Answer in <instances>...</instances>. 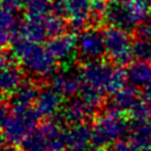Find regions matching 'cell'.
Returning a JSON list of instances; mask_svg holds the SVG:
<instances>
[{
  "instance_id": "cell-6",
  "label": "cell",
  "mask_w": 151,
  "mask_h": 151,
  "mask_svg": "<svg viewBox=\"0 0 151 151\" xmlns=\"http://www.w3.org/2000/svg\"><path fill=\"white\" fill-rule=\"evenodd\" d=\"M77 54L85 61L101 59L105 54L103 32L94 27L81 31L77 37Z\"/></svg>"
},
{
  "instance_id": "cell-1",
  "label": "cell",
  "mask_w": 151,
  "mask_h": 151,
  "mask_svg": "<svg viewBox=\"0 0 151 151\" xmlns=\"http://www.w3.org/2000/svg\"><path fill=\"white\" fill-rule=\"evenodd\" d=\"M12 53L20 61L22 70L37 78H51L57 71V60L47 47L40 42H33L24 38H15L12 45Z\"/></svg>"
},
{
  "instance_id": "cell-32",
  "label": "cell",
  "mask_w": 151,
  "mask_h": 151,
  "mask_svg": "<svg viewBox=\"0 0 151 151\" xmlns=\"http://www.w3.org/2000/svg\"><path fill=\"white\" fill-rule=\"evenodd\" d=\"M0 151H19V150L14 145L8 144V145H1L0 146Z\"/></svg>"
},
{
  "instance_id": "cell-28",
  "label": "cell",
  "mask_w": 151,
  "mask_h": 151,
  "mask_svg": "<svg viewBox=\"0 0 151 151\" xmlns=\"http://www.w3.org/2000/svg\"><path fill=\"white\" fill-rule=\"evenodd\" d=\"M106 151H142L139 147H137L133 143H131L130 140H118L113 144H111L109 146V149Z\"/></svg>"
},
{
  "instance_id": "cell-21",
  "label": "cell",
  "mask_w": 151,
  "mask_h": 151,
  "mask_svg": "<svg viewBox=\"0 0 151 151\" xmlns=\"http://www.w3.org/2000/svg\"><path fill=\"white\" fill-rule=\"evenodd\" d=\"M104 20L113 27L123 28L126 31H132L133 27L131 26V22L129 20L125 5H119V4H110L106 8V13L104 17Z\"/></svg>"
},
{
  "instance_id": "cell-30",
  "label": "cell",
  "mask_w": 151,
  "mask_h": 151,
  "mask_svg": "<svg viewBox=\"0 0 151 151\" xmlns=\"http://www.w3.org/2000/svg\"><path fill=\"white\" fill-rule=\"evenodd\" d=\"M9 116L11 114H9V107H8V105L5 101L0 100V131H2V129L5 127V125H6Z\"/></svg>"
},
{
  "instance_id": "cell-23",
  "label": "cell",
  "mask_w": 151,
  "mask_h": 151,
  "mask_svg": "<svg viewBox=\"0 0 151 151\" xmlns=\"http://www.w3.org/2000/svg\"><path fill=\"white\" fill-rule=\"evenodd\" d=\"M78 97L94 112H98V110L103 106L104 104V98H105V92L96 88L93 86L81 84L80 91L78 93Z\"/></svg>"
},
{
  "instance_id": "cell-3",
  "label": "cell",
  "mask_w": 151,
  "mask_h": 151,
  "mask_svg": "<svg viewBox=\"0 0 151 151\" xmlns=\"http://www.w3.org/2000/svg\"><path fill=\"white\" fill-rule=\"evenodd\" d=\"M40 118L35 107L12 109V114L2 129L4 140L11 145H20L22 140L37 129Z\"/></svg>"
},
{
  "instance_id": "cell-22",
  "label": "cell",
  "mask_w": 151,
  "mask_h": 151,
  "mask_svg": "<svg viewBox=\"0 0 151 151\" xmlns=\"http://www.w3.org/2000/svg\"><path fill=\"white\" fill-rule=\"evenodd\" d=\"M20 147L21 151H53L50 140L39 127L32 131L22 140Z\"/></svg>"
},
{
  "instance_id": "cell-31",
  "label": "cell",
  "mask_w": 151,
  "mask_h": 151,
  "mask_svg": "<svg viewBox=\"0 0 151 151\" xmlns=\"http://www.w3.org/2000/svg\"><path fill=\"white\" fill-rule=\"evenodd\" d=\"M84 151H104V147H101V146H99V145L92 143V144H90Z\"/></svg>"
},
{
  "instance_id": "cell-19",
  "label": "cell",
  "mask_w": 151,
  "mask_h": 151,
  "mask_svg": "<svg viewBox=\"0 0 151 151\" xmlns=\"http://www.w3.org/2000/svg\"><path fill=\"white\" fill-rule=\"evenodd\" d=\"M127 79L136 87H147L151 85V63L149 60H137L127 68Z\"/></svg>"
},
{
  "instance_id": "cell-14",
  "label": "cell",
  "mask_w": 151,
  "mask_h": 151,
  "mask_svg": "<svg viewBox=\"0 0 151 151\" xmlns=\"http://www.w3.org/2000/svg\"><path fill=\"white\" fill-rule=\"evenodd\" d=\"M90 144H92V127L88 124H74L66 131V146L72 151H84Z\"/></svg>"
},
{
  "instance_id": "cell-29",
  "label": "cell",
  "mask_w": 151,
  "mask_h": 151,
  "mask_svg": "<svg viewBox=\"0 0 151 151\" xmlns=\"http://www.w3.org/2000/svg\"><path fill=\"white\" fill-rule=\"evenodd\" d=\"M29 1L31 0H4L1 6L6 7L12 12H15L21 7H26L29 4Z\"/></svg>"
},
{
  "instance_id": "cell-18",
  "label": "cell",
  "mask_w": 151,
  "mask_h": 151,
  "mask_svg": "<svg viewBox=\"0 0 151 151\" xmlns=\"http://www.w3.org/2000/svg\"><path fill=\"white\" fill-rule=\"evenodd\" d=\"M22 81V70L15 63L0 68V93L11 96L21 85Z\"/></svg>"
},
{
  "instance_id": "cell-13",
  "label": "cell",
  "mask_w": 151,
  "mask_h": 151,
  "mask_svg": "<svg viewBox=\"0 0 151 151\" xmlns=\"http://www.w3.org/2000/svg\"><path fill=\"white\" fill-rule=\"evenodd\" d=\"M127 136L142 151H151V122L146 119H132L129 122Z\"/></svg>"
},
{
  "instance_id": "cell-20",
  "label": "cell",
  "mask_w": 151,
  "mask_h": 151,
  "mask_svg": "<svg viewBox=\"0 0 151 151\" xmlns=\"http://www.w3.org/2000/svg\"><path fill=\"white\" fill-rule=\"evenodd\" d=\"M125 9L133 29L151 15L150 0H131L125 4Z\"/></svg>"
},
{
  "instance_id": "cell-5",
  "label": "cell",
  "mask_w": 151,
  "mask_h": 151,
  "mask_svg": "<svg viewBox=\"0 0 151 151\" xmlns=\"http://www.w3.org/2000/svg\"><path fill=\"white\" fill-rule=\"evenodd\" d=\"M113 70H114L113 65L98 59V60L85 61V64L80 67L79 73L83 84L93 86L107 93V87Z\"/></svg>"
},
{
  "instance_id": "cell-17",
  "label": "cell",
  "mask_w": 151,
  "mask_h": 151,
  "mask_svg": "<svg viewBox=\"0 0 151 151\" xmlns=\"http://www.w3.org/2000/svg\"><path fill=\"white\" fill-rule=\"evenodd\" d=\"M40 90L35 81L24 80L21 85L11 94L12 109L17 107H28L35 103Z\"/></svg>"
},
{
  "instance_id": "cell-33",
  "label": "cell",
  "mask_w": 151,
  "mask_h": 151,
  "mask_svg": "<svg viewBox=\"0 0 151 151\" xmlns=\"http://www.w3.org/2000/svg\"><path fill=\"white\" fill-rule=\"evenodd\" d=\"M111 4H119V5H125V4H127L129 1H131V0H109Z\"/></svg>"
},
{
  "instance_id": "cell-26",
  "label": "cell",
  "mask_w": 151,
  "mask_h": 151,
  "mask_svg": "<svg viewBox=\"0 0 151 151\" xmlns=\"http://www.w3.org/2000/svg\"><path fill=\"white\" fill-rule=\"evenodd\" d=\"M133 57L137 60L151 59V41L137 39L133 42Z\"/></svg>"
},
{
  "instance_id": "cell-35",
  "label": "cell",
  "mask_w": 151,
  "mask_h": 151,
  "mask_svg": "<svg viewBox=\"0 0 151 151\" xmlns=\"http://www.w3.org/2000/svg\"><path fill=\"white\" fill-rule=\"evenodd\" d=\"M60 151H72V150H71V149H68V147H67V149H63V150H60Z\"/></svg>"
},
{
  "instance_id": "cell-4",
  "label": "cell",
  "mask_w": 151,
  "mask_h": 151,
  "mask_svg": "<svg viewBox=\"0 0 151 151\" xmlns=\"http://www.w3.org/2000/svg\"><path fill=\"white\" fill-rule=\"evenodd\" d=\"M105 54L118 66L131 63L133 57V41L129 31L118 27H106L103 31Z\"/></svg>"
},
{
  "instance_id": "cell-15",
  "label": "cell",
  "mask_w": 151,
  "mask_h": 151,
  "mask_svg": "<svg viewBox=\"0 0 151 151\" xmlns=\"http://www.w3.org/2000/svg\"><path fill=\"white\" fill-rule=\"evenodd\" d=\"M15 38H24L33 42L45 41L48 38V34L44 24V19H33L25 17L24 20H21L19 24V28Z\"/></svg>"
},
{
  "instance_id": "cell-16",
  "label": "cell",
  "mask_w": 151,
  "mask_h": 151,
  "mask_svg": "<svg viewBox=\"0 0 151 151\" xmlns=\"http://www.w3.org/2000/svg\"><path fill=\"white\" fill-rule=\"evenodd\" d=\"M14 13L0 6V50L5 48L17 37L20 21Z\"/></svg>"
},
{
  "instance_id": "cell-36",
  "label": "cell",
  "mask_w": 151,
  "mask_h": 151,
  "mask_svg": "<svg viewBox=\"0 0 151 151\" xmlns=\"http://www.w3.org/2000/svg\"><path fill=\"white\" fill-rule=\"evenodd\" d=\"M2 1H4V0H0V6L2 5Z\"/></svg>"
},
{
  "instance_id": "cell-7",
  "label": "cell",
  "mask_w": 151,
  "mask_h": 151,
  "mask_svg": "<svg viewBox=\"0 0 151 151\" xmlns=\"http://www.w3.org/2000/svg\"><path fill=\"white\" fill-rule=\"evenodd\" d=\"M81 84L79 71H74L70 67L57 70L51 77V87L54 88L63 98L76 97L80 91Z\"/></svg>"
},
{
  "instance_id": "cell-9",
  "label": "cell",
  "mask_w": 151,
  "mask_h": 151,
  "mask_svg": "<svg viewBox=\"0 0 151 151\" xmlns=\"http://www.w3.org/2000/svg\"><path fill=\"white\" fill-rule=\"evenodd\" d=\"M65 17L73 31H80L91 19L92 0H64Z\"/></svg>"
},
{
  "instance_id": "cell-27",
  "label": "cell",
  "mask_w": 151,
  "mask_h": 151,
  "mask_svg": "<svg viewBox=\"0 0 151 151\" xmlns=\"http://www.w3.org/2000/svg\"><path fill=\"white\" fill-rule=\"evenodd\" d=\"M134 37L137 39L151 41V15L134 28Z\"/></svg>"
},
{
  "instance_id": "cell-8",
  "label": "cell",
  "mask_w": 151,
  "mask_h": 151,
  "mask_svg": "<svg viewBox=\"0 0 151 151\" xmlns=\"http://www.w3.org/2000/svg\"><path fill=\"white\" fill-rule=\"evenodd\" d=\"M46 47L57 61L68 63L77 54V37L72 33H63L50 38Z\"/></svg>"
},
{
  "instance_id": "cell-34",
  "label": "cell",
  "mask_w": 151,
  "mask_h": 151,
  "mask_svg": "<svg viewBox=\"0 0 151 151\" xmlns=\"http://www.w3.org/2000/svg\"><path fill=\"white\" fill-rule=\"evenodd\" d=\"M147 103V101H146ZM147 105H149V111H150V119H151V103H147Z\"/></svg>"
},
{
  "instance_id": "cell-37",
  "label": "cell",
  "mask_w": 151,
  "mask_h": 151,
  "mask_svg": "<svg viewBox=\"0 0 151 151\" xmlns=\"http://www.w3.org/2000/svg\"><path fill=\"white\" fill-rule=\"evenodd\" d=\"M150 1H151V0H150Z\"/></svg>"
},
{
  "instance_id": "cell-24",
  "label": "cell",
  "mask_w": 151,
  "mask_h": 151,
  "mask_svg": "<svg viewBox=\"0 0 151 151\" xmlns=\"http://www.w3.org/2000/svg\"><path fill=\"white\" fill-rule=\"evenodd\" d=\"M52 13V0H31L26 6V15L33 19H45Z\"/></svg>"
},
{
  "instance_id": "cell-25",
  "label": "cell",
  "mask_w": 151,
  "mask_h": 151,
  "mask_svg": "<svg viewBox=\"0 0 151 151\" xmlns=\"http://www.w3.org/2000/svg\"><path fill=\"white\" fill-rule=\"evenodd\" d=\"M44 24H45L48 38H53V37H57V35L65 33L66 27H67L64 17H59V15H55L53 13H51L50 15H47L44 19Z\"/></svg>"
},
{
  "instance_id": "cell-12",
  "label": "cell",
  "mask_w": 151,
  "mask_h": 151,
  "mask_svg": "<svg viewBox=\"0 0 151 151\" xmlns=\"http://www.w3.org/2000/svg\"><path fill=\"white\" fill-rule=\"evenodd\" d=\"M142 100L143 98L136 86H125L112 94V98L110 100V107L130 114Z\"/></svg>"
},
{
  "instance_id": "cell-2",
  "label": "cell",
  "mask_w": 151,
  "mask_h": 151,
  "mask_svg": "<svg viewBox=\"0 0 151 151\" xmlns=\"http://www.w3.org/2000/svg\"><path fill=\"white\" fill-rule=\"evenodd\" d=\"M129 122L123 112L116 109H107L101 112L92 125V143L105 147L118 142L127 134Z\"/></svg>"
},
{
  "instance_id": "cell-11",
  "label": "cell",
  "mask_w": 151,
  "mask_h": 151,
  "mask_svg": "<svg viewBox=\"0 0 151 151\" xmlns=\"http://www.w3.org/2000/svg\"><path fill=\"white\" fill-rule=\"evenodd\" d=\"M34 107L42 118H53L63 107V97L52 87L40 90Z\"/></svg>"
},
{
  "instance_id": "cell-10",
  "label": "cell",
  "mask_w": 151,
  "mask_h": 151,
  "mask_svg": "<svg viewBox=\"0 0 151 151\" xmlns=\"http://www.w3.org/2000/svg\"><path fill=\"white\" fill-rule=\"evenodd\" d=\"M96 114L93 110H91L79 97L71 98L65 105H63L59 112V122L67 123L70 125L85 123L88 117Z\"/></svg>"
}]
</instances>
